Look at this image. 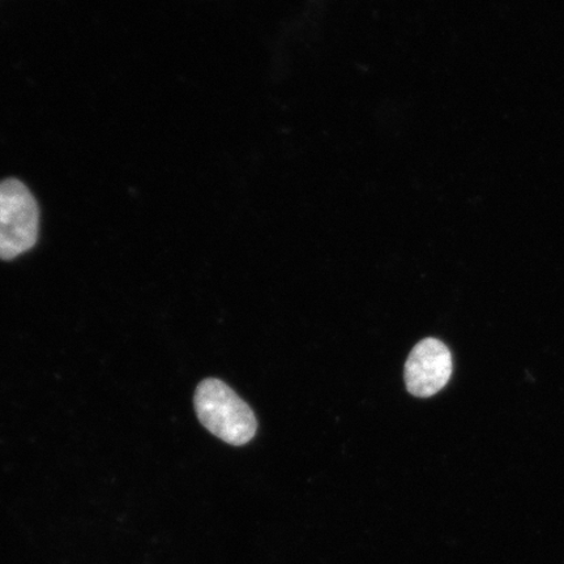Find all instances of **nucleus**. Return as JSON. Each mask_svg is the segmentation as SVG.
I'll return each instance as SVG.
<instances>
[{"mask_svg":"<svg viewBox=\"0 0 564 564\" xmlns=\"http://www.w3.org/2000/svg\"><path fill=\"white\" fill-rule=\"evenodd\" d=\"M194 404L202 425L231 446H243L257 434L256 414L221 380H203L196 388Z\"/></svg>","mask_w":564,"mask_h":564,"instance_id":"1","label":"nucleus"},{"mask_svg":"<svg viewBox=\"0 0 564 564\" xmlns=\"http://www.w3.org/2000/svg\"><path fill=\"white\" fill-rule=\"evenodd\" d=\"M40 210L30 189L17 180L0 183V259L12 260L37 242Z\"/></svg>","mask_w":564,"mask_h":564,"instance_id":"2","label":"nucleus"},{"mask_svg":"<svg viewBox=\"0 0 564 564\" xmlns=\"http://www.w3.org/2000/svg\"><path fill=\"white\" fill-rule=\"evenodd\" d=\"M453 376V356L449 349L436 338L420 341L405 364V384L415 398L434 397L443 390Z\"/></svg>","mask_w":564,"mask_h":564,"instance_id":"3","label":"nucleus"}]
</instances>
